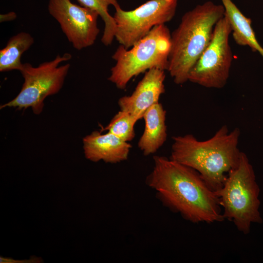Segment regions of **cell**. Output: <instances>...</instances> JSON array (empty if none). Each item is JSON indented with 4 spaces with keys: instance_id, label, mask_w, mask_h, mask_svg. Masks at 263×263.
Returning <instances> with one entry per match:
<instances>
[{
    "instance_id": "1",
    "label": "cell",
    "mask_w": 263,
    "mask_h": 263,
    "mask_svg": "<svg viewBox=\"0 0 263 263\" xmlns=\"http://www.w3.org/2000/svg\"><path fill=\"white\" fill-rule=\"evenodd\" d=\"M146 184L162 204L192 223L225 220L216 192L194 169L162 156H153V167Z\"/></svg>"
},
{
    "instance_id": "2",
    "label": "cell",
    "mask_w": 263,
    "mask_h": 263,
    "mask_svg": "<svg viewBox=\"0 0 263 263\" xmlns=\"http://www.w3.org/2000/svg\"><path fill=\"white\" fill-rule=\"evenodd\" d=\"M240 134L239 128L229 131L225 125L206 140L190 134L174 136L169 158L197 171L216 191L239 164L242 152L238 148Z\"/></svg>"
},
{
    "instance_id": "3",
    "label": "cell",
    "mask_w": 263,
    "mask_h": 263,
    "mask_svg": "<svg viewBox=\"0 0 263 263\" xmlns=\"http://www.w3.org/2000/svg\"><path fill=\"white\" fill-rule=\"evenodd\" d=\"M225 16L223 5L208 1L182 17L171 34L168 71L176 84L188 80L190 71L211 40L217 22Z\"/></svg>"
},
{
    "instance_id": "4",
    "label": "cell",
    "mask_w": 263,
    "mask_h": 263,
    "mask_svg": "<svg viewBox=\"0 0 263 263\" xmlns=\"http://www.w3.org/2000/svg\"><path fill=\"white\" fill-rule=\"evenodd\" d=\"M215 192L225 219L233 222L241 232L247 234L252 224L262 223L260 189L253 168L244 153L242 152L238 166L228 173L222 188Z\"/></svg>"
},
{
    "instance_id": "5",
    "label": "cell",
    "mask_w": 263,
    "mask_h": 263,
    "mask_svg": "<svg viewBox=\"0 0 263 263\" xmlns=\"http://www.w3.org/2000/svg\"><path fill=\"white\" fill-rule=\"evenodd\" d=\"M171 45V34L165 24L154 26L131 49L120 45L112 56L116 63L108 80L124 89L132 77L150 69L168 71Z\"/></svg>"
},
{
    "instance_id": "6",
    "label": "cell",
    "mask_w": 263,
    "mask_h": 263,
    "mask_svg": "<svg viewBox=\"0 0 263 263\" xmlns=\"http://www.w3.org/2000/svg\"><path fill=\"white\" fill-rule=\"evenodd\" d=\"M72 57L67 53L62 56L57 55L53 60L44 62L37 67L29 63H23L19 72L24 82L20 92L14 99L1 105L0 108L13 107L21 110L31 108L35 114H40L43 109L44 100L59 92L68 73L70 64L59 66V64L70 60Z\"/></svg>"
},
{
    "instance_id": "7",
    "label": "cell",
    "mask_w": 263,
    "mask_h": 263,
    "mask_svg": "<svg viewBox=\"0 0 263 263\" xmlns=\"http://www.w3.org/2000/svg\"><path fill=\"white\" fill-rule=\"evenodd\" d=\"M231 32L228 19L224 16L216 24L211 41L190 71L188 81L208 88L225 86L233 59L229 43Z\"/></svg>"
},
{
    "instance_id": "8",
    "label": "cell",
    "mask_w": 263,
    "mask_h": 263,
    "mask_svg": "<svg viewBox=\"0 0 263 263\" xmlns=\"http://www.w3.org/2000/svg\"><path fill=\"white\" fill-rule=\"evenodd\" d=\"M178 0H150L136 8L125 11L115 8V38L129 49L155 26L165 24L174 17Z\"/></svg>"
},
{
    "instance_id": "9",
    "label": "cell",
    "mask_w": 263,
    "mask_h": 263,
    "mask_svg": "<svg viewBox=\"0 0 263 263\" xmlns=\"http://www.w3.org/2000/svg\"><path fill=\"white\" fill-rule=\"evenodd\" d=\"M48 9L75 49L81 50L94 43L100 31L97 12L70 0H49Z\"/></svg>"
},
{
    "instance_id": "10",
    "label": "cell",
    "mask_w": 263,
    "mask_h": 263,
    "mask_svg": "<svg viewBox=\"0 0 263 263\" xmlns=\"http://www.w3.org/2000/svg\"><path fill=\"white\" fill-rule=\"evenodd\" d=\"M165 71L152 68L146 71L135 90L130 95L119 98L120 110L127 112L137 121L141 119L152 106L159 102L165 93Z\"/></svg>"
},
{
    "instance_id": "11",
    "label": "cell",
    "mask_w": 263,
    "mask_h": 263,
    "mask_svg": "<svg viewBox=\"0 0 263 263\" xmlns=\"http://www.w3.org/2000/svg\"><path fill=\"white\" fill-rule=\"evenodd\" d=\"M85 157L93 162L101 160L116 164L128 159L132 145L114 134L95 131L83 139Z\"/></svg>"
},
{
    "instance_id": "12",
    "label": "cell",
    "mask_w": 263,
    "mask_h": 263,
    "mask_svg": "<svg viewBox=\"0 0 263 263\" xmlns=\"http://www.w3.org/2000/svg\"><path fill=\"white\" fill-rule=\"evenodd\" d=\"M145 129L138 147L146 156L155 153L167 140L166 111L159 102L153 105L144 114Z\"/></svg>"
},
{
    "instance_id": "13",
    "label": "cell",
    "mask_w": 263,
    "mask_h": 263,
    "mask_svg": "<svg viewBox=\"0 0 263 263\" xmlns=\"http://www.w3.org/2000/svg\"><path fill=\"white\" fill-rule=\"evenodd\" d=\"M225 16L230 23L233 38L241 46H248L263 57V48L259 44L251 26V20L244 16L231 0H221Z\"/></svg>"
},
{
    "instance_id": "14",
    "label": "cell",
    "mask_w": 263,
    "mask_h": 263,
    "mask_svg": "<svg viewBox=\"0 0 263 263\" xmlns=\"http://www.w3.org/2000/svg\"><path fill=\"white\" fill-rule=\"evenodd\" d=\"M34 43V38L27 32H21L10 38L0 50V72L19 71L23 65L21 56Z\"/></svg>"
},
{
    "instance_id": "15",
    "label": "cell",
    "mask_w": 263,
    "mask_h": 263,
    "mask_svg": "<svg viewBox=\"0 0 263 263\" xmlns=\"http://www.w3.org/2000/svg\"><path fill=\"white\" fill-rule=\"evenodd\" d=\"M82 6L95 11L104 22L101 42L105 46L111 45L115 37L116 25L113 17L109 12L108 7L113 5L119 7L116 0H76Z\"/></svg>"
},
{
    "instance_id": "16",
    "label": "cell",
    "mask_w": 263,
    "mask_h": 263,
    "mask_svg": "<svg viewBox=\"0 0 263 263\" xmlns=\"http://www.w3.org/2000/svg\"><path fill=\"white\" fill-rule=\"evenodd\" d=\"M137 121L127 112L120 110L102 131H107L123 141L129 142L135 137L134 127Z\"/></svg>"
},
{
    "instance_id": "17",
    "label": "cell",
    "mask_w": 263,
    "mask_h": 263,
    "mask_svg": "<svg viewBox=\"0 0 263 263\" xmlns=\"http://www.w3.org/2000/svg\"><path fill=\"white\" fill-rule=\"evenodd\" d=\"M0 263H37L40 262L41 260L37 258H31L29 260H14L9 258L0 257Z\"/></svg>"
},
{
    "instance_id": "18",
    "label": "cell",
    "mask_w": 263,
    "mask_h": 263,
    "mask_svg": "<svg viewBox=\"0 0 263 263\" xmlns=\"http://www.w3.org/2000/svg\"><path fill=\"white\" fill-rule=\"evenodd\" d=\"M17 18L16 14L14 12H10L7 14H0V22L5 21H10L15 19Z\"/></svg>"
}]
</instances>
